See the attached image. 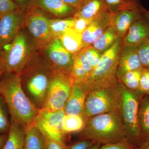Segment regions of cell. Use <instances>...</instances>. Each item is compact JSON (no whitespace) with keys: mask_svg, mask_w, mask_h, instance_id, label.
<instances>
[{"mask_svg":"<svg viewBox=\"0 0 149 149\" xmlns=\"http://www.w3.org/2000/svg\"><path fill=\"white\" fill-rule=\"evenodd\" d=\"M0 95L5 102L11 121L24 128L32 125L40 109L27 97L18 74L3 73L0 79Z\"/></svg>","mask_w":149,"mask_h":149,"instance_id":"obj_1","label":"cell"},{"mask_svg":"<svg viewBox=\"0 0 149 149\" xmlns=\"http://www.w3.org/2000/svg\"><path fill=\"white\" fill-rule=\"evenodd\" d=\"M54 71L42 52H38L19 74L27 97L39 109L45 104L49 84Z\"/></svg>","mask_w":149,"mask_h":149,"instance_id":"obj_2","label":"cell"},{"mask_svg":"<svg viewBox=\"0 0 149 149\" xmlns=\"http://www.w3.org/2000/svg\"><path fill=\"white\" fill-rule=\"evenodd\" d=\"M79 139L101 145L130 142L120 111L87 118L85 127L79 133Z\"/></svg>","mask_w":149,"mask_h":149,"instance_id":"obj_3","label":"cell"},{"mask_svg":"<svg viewBox=\"0 0 149 149\" xmlns=\"http://www.w3.org/2000/svg\"><path fill=\"white\" fill-rule=\"evenodd\" d=\"M39 52L24 27L11 42L0 51V68L3 73L19 75L32 57Z\"/></svg>","mask_w":149,"mask_h":149,"instance_id":"obj_4","label":"cell"},{"mask_svg":"<svg viewBox=\"0 0 149 149\" xmlns=\"http://www.w3.org/2000/svg\"><path fill=\"white\" fill-rule=\"evenodd\" d=\"M121 37L102 54L100 63L92 70L85 83L88 91L96 88L117 86L116 72L121 46Z\"/></svg>","mask_w":149,"mask_h":149,"instance_id":"obj_5","label":"cell"},{"mask_svg":"<svg viewBox=\"0 0 149 149\" xmlns=\"http://www.w3.org/2000/svg\"><path fill=\"white\" fill-rule=\"evenodd\" d=\"M121 104L120 114L129 141L137 148L143 144L139 124L140 99L143 94L130 91L118 82Z\"/></svg>","mask_w":149,"mask_h":149,"instance_id":"obj_6","label":"cell"},{"mask_svg":"<svg viewBox=\"0 0 149 149\" xmlns=\"http://www.w3.org/2000/svg\"><path fill=\"white\" fill-rule=\"evenodd\" d=\"M121 99L116 86L96 88L88 92L83 116L87 119L98 115L119 111Z\"/></svg>","mask_w":149,"mask_h":149,"instance_id":"obj_7","label":"cell"},{"mask_svg":"<svg viewBox=\"0 0 149 149\" xmlns=\"http://www.w3.org/2000/svg\"><path fill=\"white\" fill-rule=\"evenodd\" d=\"M52 18L53 17L34 6L25 11L24 27L40 52L54 39L51 35L49 26Z\"/></svg>","mask_w":149,"mask_h":149,"instance_id":"obj_8","label":"cell"},{"mask_svg":"<svg viewBox=\"0 0 149 149\" xmlns=\"http://www.w3.org/2000/svg\"><path fill=\"white\" fill-rule=\"evenodd\" d=\"M73 84L70 74L54 71L49 84L43 108L52 111L64 110Z\"/></svg>","mask_w":149,"mask_h":149,"instance_id":"obj_9","label":"cell"},{"mask_svg":"<svg viewBox=\"0 0 149 149\" xmlns=\"http://www.w3.org/2000/svg\"><path fill=\"white\" fill-rule=\"evenodd\" d=\"M65 115L64 110L52 111L42 108L35 116L32 124L45 138L66 143V135L63 131L62 125Z\"/></svg>","mask_w":149,"mask_h":149,"instance_id":"obj_10","label":"cell"},{"mask_svg":"<svg viewBox=\"0 0 149 149\" xmlns=\"http://www.w3.org/2000/svg\"><path fill=\"white\" fill-rule=\"evenodd\" d=\"M54 71L70 74L73 65L72 55L66 50L59 38H55L42 51Z\"/></svg>","mask_w":149,"mask_h":149,"instance_id":"obj_11","label":"cell"},{"mask_svg":"<svg viewBox=\"0 0 149 149\" xmlns=\"http://www.w3.org/2000/svg\"><path fill=\"white\" fill-rule=\"evenodd\" d=\"M25 15V11L18 9L0 17V51L24 28Z\"/></svg>","mask_w":149,"mask_h":149,"instance_id":"obj_12","label":"cell"},{"mask_svg":"<svg viewBox=\"0 0 149 149\" xmlns=\"http://www.w3.org/2000/svg\"><path fill=\"white\" fill-rule=\"evenodd\" d=\"M148 10L143 6L137 8L123 10L111 13L110 25L119 37L125 35L134 22L142 17Z\"/></svg>","mask_w":149,"mask_h":149,"instance_id":"obj_13","label":"cell"},{"mask_svg":"<svg viewBox=\"0 0 149 149\" xmlns=\"http://www.w3.org/2000/svg\"><path fill=\"white\" fill-rule=\"evenodd\" d=\"M149 39V12L132 24L125 35L123 46L138 47Z\"/></svg>","mask_w":149,"mask_h":149,"instance_id":"obj_14","label":"cell"},{"mask_svg":"<svg viewBox=\"0 0 149 149\" xmlns=\"http://www.w3.org/2000/svg\"><path fill=\"white\" fill-rule=\"evenodd\" d=\"M111 13L105 11L93 19L82 34L83 49L92 45L110 25Z\"/></svg>","mask_w":149,"mask_h":149,"instance_id":"obj_15","label":"cell"},{"mask_svg":"<svg viewBox=\"0 0 149 149\" xmlns=\"http://www.w3.org/2000/svg\"><path fill=\"white\" fill-rule=\"evenodd\" d=\"M143 69L138 54V47L123 46L120 50L116 72L118 81L126 72Z\"/></svg>","mask_w":149,"mask_h":149,"instance_id":"obj_16","label":"cell"},{"mask_svg":"<svg viewBox=\"0 0 149 149\" xmlns=\"http://www.w3.org/2000/svg\"><path fill=\"white\" fill-rule=\"evenodd\" d=\"M33 6L53 18H62L73 16L75 8L62 0H35Z\"/></svg>","mask_w":149,"mask_h":149,"instance_id":"obj_17","label":"cell"},{"mask_svg":"<svg viewBox=\"0 0 149 149\" xmlns=\"http://www.w3.org/2000/svg\"><path fill=\"white\" fill-rule=\"evenodd\" d=\"M88 92L83 83H74L72 92L65 106V114L83 116Z\"/></svg>","mask_w":149,"mask_h":149,"instance_id":"obj_18","label":"cell"},{"mask_svg":"<svg viewBox=\"0 0 149 149\" xmlns=\"http://www.w3.org/2000/svg\"><path fill=\"white\" fill-rule=\"evenodd\" d=\"M108 10L105 0H83L75 9V18L92 19L100 14Z\"/></svg>","mask_w":149,"mask_h":149,"instance_id":"obj_19","label":"cell"},{"mask_svg":"<svg viewBox=\"0 0 149 149\" xmlns=\"http://www.w3.org/2000/svg\"><path fill=\"white\" fill-rule=\"evenodd\" d=\"M139 124L143 143L149 142V95H143L140 99Z\"/></svg>","mask_w":149,"mask_h":149,"instance_id":"obj_20","label":"cell"},{"mask_svg":"<svg viewBox=\"0 0 149 149\" xmlns=\"http://www.w3.org/2000/svg\"><path fill=\"white\" fill-rule=\"evenodd\" d=\"M59 39L65 49L72 55L78 53L83 49L82 34L73 28L68 29Z\"/></svg>","mask_w":149,"mask_h":149,"instance_id":"obj_21","label":"cell"},{"mask_svg":"<svg viewBox=\"0 0 149 149\" xmlns=\"http://www.w3.org/2000/svg\"><path fill=\"white\" fill-rule=\"evenodd\" d=\"M25 129L11 121L10 130L2 149H24Z\"/></svg>","mask_w":149,"mask_h":149,"instance_id":"obj_22","label":"cell"},{"mask_svg":"<svg viewBox=\"0 0 149 149\" xmlns=\"http://www.w3.org/2000/svg\"><path fill=\"white\" fill-rule=\"evenodd\" d=\"M46 138L33 124L25 129L24 149H45Z\"/></svg>","mask_w":149,"mask_h":149,"instance_id":"obj_23","label":"cell"},{"mask_svg":"<svg viewBox=\"0 0 149 149\" xmlns=\"http://www.w3.org/2000/svg\"><path fill=\"white\" fill-rule=\"evenodd\" d=\"M86 118L83 115L65 114L62 120V130L65 135L80 133L85 127Z\"/></svg>","mask_w":149,"mask_h":149,"instance_id":"obj_24","label":"cell"},{"mask_svg":"<svg viewBox=\"0 0 149 149\" xmlns=\"http://www.w3.org/2000/svg\"><path fill=\"white\" fill-rule=\"evenodd\" d=\"M75 18L73 16L65 18H52L49 20L50 31L54 39L59 38L68 29L72 28Z\"/></svg>","mask_w":149,"mask_h":149,"instance_id":"obj_25","label":"cell"},{"mask_svg":"<svg viewBox=\"0 0 149 149\" xmlns=\"http://www.w3.org/2000/svg\"><path fill=\"white\" fill-rule=\"evenodd\" d=\"M118 37L114 28L110 25L94 42L93 47L101 53H103L113 45Z\"/></svg>","mask_w":149,"mask_h":149,"instance_id":"obj_26","label":"cell"},{"mask_svg":"<svg viewBox=\"0 0 149 149\" xmlns=\"http://www.w3.org/2000/svg\"><path fill=\"white\" fill-rule=\"evenodd\" d=\"M108 10L111 13L123 10L137 8L142 6L140 0H105Z\"/></svg>","mask_w":149,"mask_h":149,"instance_id":"obj_27","label":"cell"},{"mask_svg":"<svg viewBox=\"0 0 149 149\" xmlns=\"http://www.w3.org/2000/svg\"><path fill=\"white\" fill-rule=\"evenodd\" d=\"M142 70H133L126 72L121 77L119 81L130 91L140 93L139 85Z\"/></svg>","mask_w":149,"mask_h":149,"instance_id":"obj_28","label":"cell"},{"mask_svg":"<svg viewBox=\"0 0 149 149\" xmlns=\"http://www.w3.org/2000/svg\"><path fill=\"white\" fill-rule=\"evenodd\" d=\"M11 121L8 109L0 95V135L8 134L10 130Z\"/></svg>","mask_w":149,"mask_h":149,"instance_id":"obj_29","label":"cell"},{"mask_svg":"<svg viewBox=\"0 0 149 149\" xmlns=\"http://www.w3.org/2000/svg\"><path fill=\"white\" fill-rule=\"evenodd\" d=\"M73 58V65L70 75L74 83H85L89 75L85 71L79 61L74 55Z\"/></svg>","mask_w":149,"mask_h":149,"instance_id":"obj_30","label":"cell"},{"mask_svg":"<svg viewBox=\"0 0 149 149\" xmlns=\"http://www.w3.org/2000/svg\"><path fill=\"white\" fill-rule=\"evenodd\" d=\"M83 50L92 68L94 69L100 63L102 54L92 45L86 47Z\"/></svg>","mask_w":149,"mask_h":149,"instance_id":"obj_31","label":"cell"},{"mask_svg":"<svg viewBox=\"0 0 149 149\" xmlns=\"http://www.w3.org/2000/svg\"><path fill=\"white\" fill-rule=\"evenodd\" d=\"M138 49L143 68L149 70V39L138 46Z\"/></svg>","mask_w":149,"mask_h":149,"instance_id":"obj_32","label":"cell"},{"mask_svg":"<svg viewBox=\"0 0 149 149\" xmlns=\"http://www.w3.org/2000/svg\"><path fill=\"white\" fill-rule=\"evenodd\" d=\"M139 92L144 95H149V70L143 68L141 72Z\"/></svg>","mask_w":149,"mask_h":149,"instance_id":"obj_33","label":"cell"},{"mask_svg":"<svg viewBox=\"0 0 149 149\" xmlns=\"http://www.w3.org/2000/svg\"><path fill=\"white\" fill-rule=\"evenodd\" d=\"M18 9L20 8L12 0H0V17Z\"/></svg>","mask_w":149,"mask_h":149,"instance_id":"obj_34","label":"cell"},{"mask_svg":"<svg viewBox=\"0 0 149 149\" xmlns=\"http://www.w3.org/2000/svg\"><path fill=\"white\" fill-rule=\"evenodd\" d=\"M139 148L130 142H121L102 145L100 149H138Z\"/></svg>","mask_w":149,"mask_h":149,"instance_id":"obj_35","label":"cell"},{"mask_svg":"<svg viewBox=\"0 0 149 149\" xmlns=\"http://www.w3.org/2000/svg\"><path fill=\"white\" fill-rule=\"evenodd\" d=\"M93 19H87L83 18H75L74 25L72 28L78 33L82 34L91 24Z\"/></svg>","mask_w":149,"mask_h":149,"instance_id":"obj_36","label":"cell"},{"mask_svg":"<svg viewBox=\"0 0 149 149\" xmlns=\"http://www.w3.org/2000/svg\"><path fill=\"white\" fill-rule=\"evenodd\" d=\"M73 55H74L77 58L80 64L81 65L83 68H84L85 71L87 72L89 76L93 69L91 66V64H90V63L88 61V59L86 58L83 49L80 51V52Z\"/></svg>","mask_w":149,"mask_h":149,"instance_id":"obj_37","label":"cell"},{"mask_svg":"<svg viewBox=\"0 0 149 149\" xmlns=\"http://www.w3.org/2000/svg\"><path fill=\"white\" fill-rule=\"evenodd\" d=\"M95 144V143L88 140H79L67 146L66 149H88Z\"/></svg>","mask_w":149,"mask_h":149,"instance_id":"obj_38","label":"cell"},{"mask_svg":"<svg viewBox=\"0 0 149 149\" xmlns=\"http://www.w3.org/2000/svg\"><path fill=\"white\" fill-rule=\"evenodd\" d=\"M67 146L62 142L46 138L45 149H66Z\"/></svg>","mask_w":149,"mask_h":149,"instance_id":"obj_39","label":"cell"},{"mask_svg":"<svg viewBox=\"0 0 149 149\" xmlns=\"http://www.w3.org/2000/svg\"><path fill=\"white\" fill-rule=\"evenodd\" d=\"M20 9L25 11L33 6L35 0H12Z\"/></svg>","mask_w":149,"mask_h":149,"instance_id":"obj_40","label":"cell"},{"mask_svg":"<svg viewBox=\"0 0 149 149\" xmlns=\"http://www.w3.org/2000/svg\"><path fill=\"white\" fill-rule=\"evenodd\" d=\"M68 5L73 7L75 9L80 5L83 0H62Z\"/></svg>","mask_w":149,"mask_h":149,"instance_id":"obj_41","label":"cell"},{"mask_svg":"<svg viewBox=\"0 0 149 149\" xmlns=\"http://www.w3.org/2000/svg\"><path fill=\"white\" fill-rule=\"evenodd\" d=\"M8 134L0 135V149H2L8 137Z\"/></svg>","mask_w":149,"mask_h":149,"instance_id":"obj_42","label":"cell"},{"mask_svg":"<svg viewBox=\"0 0 149 149\" xmlns=\"http://www.w3.org/2000/svg\"><path fill=\"white\" fill-rule=\"evenodd\" d=\"M138 149H149V142L144 143Z\"/></svg>","mask_w":149,"mask_h":149,"instance_id":"obj_43","label":"cell"},{"mask_svg":"<svg viewBox=\"0 0 149 149\" xmlns=\"http://www.w3.org/2000/svg\"><path fill=\"white\" fill-rule=\"evenodd\" d=\"M102 145L98 143H95L88 149H100Z\"/></svg>","mask_w":149,"mask_h":149,"instance_id":"obj_44","label":"cell"},{"mask_svg":"<svg viewBox=\"0 0 149 149\" xmlns=\"http://www.w3.org/2000/svg\"><path fill=\"white\" fill-rule=\"evenodd\" d=\"M3 74V72L2 70L0 68V79H1L2 76Z\"/></svg>","mask_w":149,"mask_h":149,"instance_id":"obj_45","label":"cell"},{"mask_svg":"<svg viewBox=\"0 0 149 149\" xmlns=\"http://www.w3.org/2000/svg\"></svg>","mask_w":149,"mask_h":149,"instance_id":"obj_46","label":"cell"}]
</instances>
